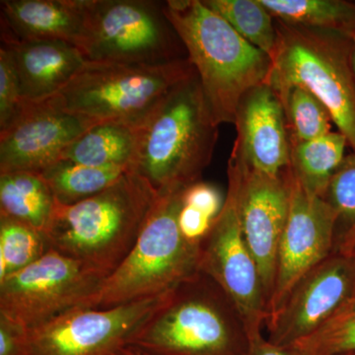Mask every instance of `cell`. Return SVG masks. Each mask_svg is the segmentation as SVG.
<instances>
[{
  "mask_svg": "<svg viewBox=\"0 0 355 355\" xmlns=\"http://www.w3.org/2000/svg\"><path fill=\"white\" fill-rule=\"evenodd\" d=\"M354 295V258L333 252L299 280L282 309L266 322L268 340L288 347L319 328Z\"/></svg>",
  "mask_w": 355,
  "mask_h": 355,
  "instance_id": "13",
  "label": "cell"
},
{
  "mask_svg": "<svg viewBox=\"0 0 355 355\" xmlns=\"http://www.w3.org/2000/svg\"><path fill=\"white\" fill-rule=\"evenodd\" d=\"M130 170L91 167L72 161L58 160L39 175L48 184L55 202L71 205L106 190Z\"/></svg>",
  "mask_w": 355,
  "mask_h": 355,
  "instance_id": "23",
  "label": "cell"
},
{
  "mask_svg": "<svg viewBox=\"0 0 355 355\" xmlns=\"http://www.w3.org/2000/svg\"><path fill=\"white\" fill-rule=\"evenodd\" d=\"M173 291L105 309L74 308L27 331L28 354L114 355L127 347Z\"/></svg>",
  "mask_w": 355,
  "mask_h": 355,
  "instance_id": "11",
  "label": "cell"
},
{
  "mask_svg": "<svg viewBox=\"0 0 355 355\" xmlns=\"http://www.w3.org/2000/svg\"><path fill=\"white\" fill-rule=\"evenodd\" d=\"M55 198L39 174L0 173V216L22 222L46 234Z\"/></svg>",
  "mask_w": 355,
  "mask_h": 355,
  "instance_id": "20",
  "label": "cell"
},
{
  "mask_svg": "<svg viewBox=\"0 0 355 355\" xmlns=\"http://www.w3.org/2000/svg\"><path fill=\"white\" fill-rule=\"evenodd\" d=\"M218 128L196 72L139 123L130 170L158 193L197 183L211 161Z\"/></svg>",
  "mask_w": 355,
  "mask_h": 355,
  "instance_id": "3",
  "label": "cell"
},
{
  "mask_svg": "<svg viewBox=\"0 0 355 355\" xmlns=\"http://www.w3.org/2000/svg\"><path fill=\"white\" fill-rule=\"evenodd\" d=\"M240 36L272 58L277 46L275 19L261 0H202Z\"/></svg>",
  "mask_w": 355,
  "mask_h": 355,
  "instance_id": "24",
  "label": "cell"
},
{
  "mask_svg": "<svg viewBox=\"0 0 355 355\" xmlns=\"http://www.w3.org/2000/svg\"><path fill=\"white\" fill-rule=\"evenodd\" d=\"M231 155L254 172L277 177L291 164V144L279 98L263 83L243 96L236 112Z\"/></svg>",
  "mask_w": 355,
  "mask_h": 355,
  "instance_id": "16",
  "label": "cell"
},
{
  "mask_svg": "<svg viewBox=\"0 0 355 355\" xmlns=\"http://www.w3.org/2000/svg\"><path fill=\"white\" fill-rule=\"evenodd\" d=\"M216 219L202 210L184 202L183 198V205L180 210L178 221L182 234L189 241L200 244L205 236L209 234Z\"/></svg>",
  "mask_w": 355,
  "mask_h": 355,
  "instance_id": "30",
  "label": "cell"
},
{
  "mask_svg": "<svg viewBox=\"0 0 355 355\" xmlns=\"http://www.w3.org/2000/svg\"><path fill=\"white\" fill-rule=\"evenodd\" d=\"M349 256H352V258H354V260L355 261V245L354 248H352V251L349 252Z\"/></svg>",
  "mask_w": 355,
  "mask_h": 355,
  "instance_id": "35",
  "label": "cell"
},
{
  "mask_svg": "<svg viewBox=\"0 0 355 355\" xmlns=\"http://www.w3.org/2000/svg\"><path fill=\"white\" fill-rule=\"evenodd\" d=\"M352 355H355V354H352Z\"/></svg>",
  "mask_w": 355,
  "mask_h": 355,
  "instance_id": "36",
  "label": "cell"
},
{
  "mask_svg": "<svg viewBox=\"0 0 355 355\" xmlns=\"http://www.w3.org/2000/svg\"><path fill=\"white\" fill-rule=\"evenodd\" d=\"M349 144L340 132L291 144L289 169L308 193L324 198Z\"/></svg>",
  "mask_w": 355,
  "mask_h": 355,
  "instance_id": "21",
  "label": "cell"
},
{
  "mask_svg": "<svg viewBox=\"0 0 355 355\" xmlns=\"http://www.w3.org/2000/svg\"><path fill=\"white\" fill-rule=\"evenodd\" d=\"M291 144L319 139L331 132V116L323 103L302 86H293L280 99Z\"/></svg>",
  "mask_w": 355,
  "mask_h": 355,
  "instance_id": "27",
  "label": "cell"
},
{
  "mask_svg": "<svg viewBox=\"0 0 355 355\" xmlns=\"http://www.w3.org/2000/svg\"><path fill=\"white\" fill-rule=\"evenodd\" d=\"M286 349L296 355L355 354V295L319 328Z\"/></svg>",
  "mask_w": 355,
  "mask_h": 355,
  "instance_id": "25",
  "label": "cell"
},
{
  "mask_svg": "<svg viewBox=\"0 0 355 355\" xmlns=\"http://www.w3.org/2000/svg\"><path fill=\"white\" fill-rule=\"evenodd\" d=\"M51 247L46 234L0 216V282L41 259Z\"/></svg>",
  "mask_w": 355,
  "mask_h": 355,
  "instance_id": "26",
  "label": "cell"
},
{
  "mask_svg": "<svg viewBox=\"0 0 355 355\" xmlns=\"http://www.w3.org/2000/svg\"><path fill=\"white\" fill-rule=\"evenodd\" d=\"M324 200L336 216L334 252L349 254L355 245V153L343 159Z\"/></svg>",
  "mask_w": 355,
  "mask_h": 355,
  "instance_id": "28",
  "label": "cell"
},
{
  "mask_svg": "<svg viewBox=\"0 0 355 355\" xmlns=\"http://www.w3.org/2000/svg\"><path fill=\"white\" fill-rule=\"evenodd\" d=\"M240 170L239 211L243 233L260 272L266 301L275 284L280 238L289 209L287 169L277 177L254 172L235 156Z\"/></svg>",
  "mask_w": 355,
  "mask_h": 355,
  "instance_id": "15",
  "label": "cell"
},
{
  "mask_svg": "<svg viewBox=\"0 0 355 355\" xmlns=\"http://www.w3.org/2000/svg\"><path fill=\"white\" fill-rule=\"evenodd\" d=\"M114 355H150L144 354V352H140L139 350H135L133 349H130V347H123V349L119 350L116 354Z\"/></svg>",
  "mask_w": 355,
  "mask_h": 355,
  "instance_id": "33",
  "label": "cell"
},
{
  "mask_svg": "<svg viewBox=\"0 0 355 355\" xmlns=\"http://www.w3.org/2000/svg\"><path fill=\"white\" fill-rule=\"evenodd\" d=\"M23 105L19 79L10 51L0 44V130L17 116Z\"/></svg>",
  "mask_w": 355,
  "mask_h": 355,
  "instance_id": "29",
  "label": "cell"
},
{
  "mask_svg": "<svg viewBox=\"0 0 355 355\" xmlns=\"http://www.w3.org/2000/svg\"><path fill=\"white\" fill-rule=\"evenodd\" d=\"M228 189L220 214L200 243V272L227 294L239 312L248 338L261 335L268 301L260 272L243 233L239 211L240 170L235 159L227 166Z\"/></svg>",
  "mask_w": 355,
  "mask_h": 355,
  "instance_id": "10",
  "label": "cell"
},
{
  "mask_svg": "<svg viewBox=\"0 0 355 355\" xmlns=\"http://www.w3.org/2000/svg\"><path fill=\"white\" fill-rule=\"evenodd\" d=\"M195 73L188 58L157 65L88 62L62 90L42 102L65 113L139 127L173 88Z\"/></svg>",
  "mask_w": 355,
  "mask_h": 355,
  "instance_id": "7",
  "label": "cell"
},
{
  "mask_svg": "<svg viewBox=\"0 0 355 355\" xmlns=\"http://www.w3.org/2000/svg\"><path fill=\"white\" fill-rule=\"evenodd\" d=\"M77 49L98 64L157 65L188 58L163 2L150 0H89Z\"/></svg>",
  "mask_w": 355,
  "mask_h": 355,
  "instance_id": "8",
  "label": "cell"
},
{
  "mask_svg": "<svg viewBox=\"0 0 355 355\" xmlns=\"http://www.w3.org/2000/svg\"><path fill=\"white\" fill-rule=\"evenodd\" d=\"M352 69H354L355 76V38L352 40Z\"/></svg>",
  "mask_w": 355,
  "mask_h": 355,
  "instance_id": "34",
  "label": "cell"
},
{
  "mask_svg": "<svg viewBox=\"0 0 355 355\" xmlns=\"http://www.w3.org/2000/svg\"><path fill=\"white\" fill-rule=\"evenodd\" d=\"M0 355H29L27 331L0 317Z\"/></svg>",
  "mask_w": 355,
  "mask_h": 355,
  "instance_id": "31",
  "label": "cell"
},
{
  "mask_svg": "<svg viewBox=\"0 0 355 355\" xmlns=\"http://www.w3.org/2000/svg\"><path fill=\"white\" fill-rule=\"evenodd\" d=\"M275 19L355 38V2L347 0H261Z\"/></svg>",
  "mask_w": 355,
  "mask_h": 355,
  "instance_id": "22",
  "label": "cell"
},
{
  "mask_svg": "<svg viewBox=\"0 0 355 355\" xmlns=\"http://www.w3.org/2000/svg\"><path fill=\"white\" fill-rule=\"evenodd\" d=\"M163 11L195 67L216 125H234L243 96L266 83L272 58L240 36L202 0L163 1Z\"/></svg>",
  "mask_w": 355,
  "mask_h": 355,
  "instance_id": "2",
  "label": "cell"
},
{
  "mask_svg": "<svg viewBox=\"0 0 355 355\" xmlns=\"http://www.w3.org/2000/svg\"><path fill=\"white\" fill-rule=\"evenodd\" d=\"M137 141V127L118 121H101L67 146L60 160L91 167L130 169Z\"/></svg>",
  "mask_w": 355,
  "mask_h": 355,
  "instance_id": "19",
  "label": "cell"
},
{
  "mask_svg": "<svg viewBox=\"0 0 355 355\" xmlns=\"http://www.w3.org/2000/svg\"><path fill=\"white\" fill-rule=\"evenodd\" d=\"M158 196L130 170L87 200L57 202L46 231L51 249L109 277L132 252Z\"/></svg>",
  "mask_w": 355,
  "mask_h": 355,
  "instance_id": "1",
  "label": "cell"
},
{
  "mask_svg": "<svg viewBox=\"0 0 355 355\" xmlns=\"http://www.w3.org/2000/svg\"><path fill=\"white\" fill-rule=\"evenodd\" d=\"M287 175L291 191L288 216L277 250L266 323L282 309L299 280L326 260L335 248V211L324 198L308 193L289 167Z\"/></svg>",
  "mask_w": 355,
  "mask_h": 355,
  "instance_id": "12",
  "label": "cell"
},
{
  "mask_svg": "<svg viewBox=\"0 0 355 355\" xmlns=\"http://www.w3.org/2000/svg\"><path fill=\"white\" fill-rule=\"evenodd\" d=\"M10 51L23 101L38 103L57 94L87 64L73 44L62 41H23L0 31Z\"/></svg>",
  "mask_w": 355,
  "mask_h": 355,
  "instance_id": "17",
  "label": "cell"
},
{
  "mask_svg": "<svg viewBox=\"0 0 355 355\" xmlns=\"http://www.w3.org/2000/svg\"><path fill=\"white\" fill-rule=\"evenodd\" d=\"M89 0H1L0 31L23 41L78 46Z\"/></svg>",
  "mask_w": 355,
  "mask_h": 355,
  "instance_id": "18",
  "label": "cell"
},
{
  "mask_svg": "<svg viewBox=\"0 0 355 355\" xmlns=\"http://www.w3.org/2000/svg\"><path fill=\"white\" fill-rule=\"evenodd\" d=\"M248 345L232 301L198 272L172 292L125 347L150 355H245Z\"/></svg>",
  "mask_w": 355,
  "mask_h": 355,
  "instance_id": "4",
  "label": "cell"
},
{
  "mask_svg": "<svg viewBox=\"0 0 355 355\" xmlns=\"http://www.w3.org/2000/svg\"><path fill=\"white\" fill-rule=\"evenodd\" d=\"M98 123L101 121L65 113L44 102H24L17 116L0 130V173L40 174Z\"/></svg>",
  "mask_w": 355,
  "mask_h": 355,
  "instance_id": "14",
  "label": "cell"
},
{
  "mask_svg": "<svg viewBox=\"0 0 355 355\" xmlns=\"http://www.w3.org/2000/svg\"><path fill=\"white\" fill-rule=\"evenodd\" d=\"M186 189L159 193L132 252L89 307L105 309L169 293L200 272V244L187 240L178 221Z\"/></svg>",
  "mask_w": 355,
  "mask_h": 355,
  "instance_id": "5",
  "label": "cell"
},
{
  "mask_svg": "<svg viewBox=\"0 0 355 355\" xmlns=\"http://www.w3.org/2000/svg\"><path fill=\"white\" fill-rule=\"evenodd\" d=\"M245 355H296L286 347L273 345L263 334L249 338V345Z\"/></svg>",
  "mask_w": 355,
  "mask_h": 355,
  "instance_id": "32",
  "label": "cell"
},
{
  "mask_svg": "<svg viewBox=\"0 0 355 355\" xmlns=\"http://www.w3.org/2000/svg\"><path fill=\"white\" fill-rule=\"evenodd\" d=\"M277 41L266 84L279 100L302 86L330 112L355 153V76L352 39L275 19Z\"/></svg>",
  "mask_w": 355,
  "mask_h": 355,
  "instance_id": "6",
  "label": "cell"
},
{
  "mask_svg": "<svg viewBox=\"0 0 355 355\" xmlns=\"http://www.w3.org/2000/svg\"><path fill=\"white\" fill-rule=\"evenodd\" d=\"M108 275L51 249L0 282V317L26 331L90 305Z\"/></svg>",
  "mask_w": 355,
  "mask_h": 355,
  "instance_id": "9",
  "label": "cell"
}]
</instances>
